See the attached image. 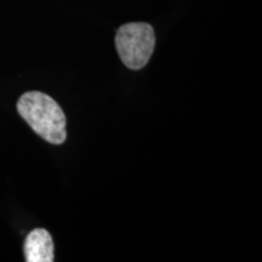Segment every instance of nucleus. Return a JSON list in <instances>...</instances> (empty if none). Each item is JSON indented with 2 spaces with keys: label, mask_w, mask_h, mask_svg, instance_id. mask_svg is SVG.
<instances>
[{
  "label": "nucleus",
  "mask_w": 262,
  "mask_h": 262,
  "mask_svg": "<svg viewBox=\"0 0 262 262\" xmlns=\"http://www.w3.org/2000/svg\"><path fill=\"white\" fill-rule=\"evenodd\" d=\"M19 116L35 134L54 145H61L67 139L66 116L54 98L40 91H29L17 102Z\"/></svg>",
  "instance_id": "f257e3e1"
},
{
  "label": "nucleus",
  "mask_w": 262,
  "mask_h": 262,
  "mask_svg": "<svg viewBox=\"0 0 262 262\" xmlns=\"http://www.w3.org/2000/svg\"><path fill=\"white\" fill-rule=\"evenodd\" d=\"M116 47L123 63L130 70L139 71L148 63L155 51V29L145 22L123 25L117 32Z\"/></svg>",
  "instance_id": "f03ea898"
},
{
  "label": "nucleus",
  "mask_w": 262,
  "mask_h": 262,
  "mask_svg": "<svg viewBox=\"0 0 262 262\" xmlns=\"http://www.w3.org/2000/svg\"><path fill=\"white\" fill-rule=\"evenodd\" d=\"M25 258L27 262H52L54 257V243L47 229L37 228L26 238Z\"/></svg>",
  "instance_id": "7ed1b4c3"
}]
</instances>
